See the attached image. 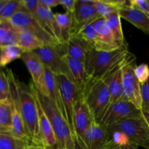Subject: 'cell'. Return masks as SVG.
<instances>
[{"label": "cell", "mask_w": 149, "mask_h": 149, "mask_svg": "<svg viewBox=\"0 0 149 149\" xmlns=\"http://www.w3.org/2000/svg\"><path fill=\"white\" fill-rule=\"evenodd\" d=\"M134 57L127 45L111 51H97L90 47L84 66L90 77L106 81Z\"/></svg>", "instance_id": "cell-1"}, {"label": "cell", "mask_w": 149, "mask_h": 149, "mask_svg": "<svg viewBox=\"0 0 149 149\" xmlns=\"http://www.w3.org/2000/svg\"><path fill=\"white\" fill-rule=\"evenodd\" d=\"M29 87L33 95L39 100L42 109L50 121L56 138L57 145L55 149H77V143L69 125L55 103L49 97L42 95L32 81L29 83Z\"/></svg>", "instance_id": "cell-2"}, {"label": "cell", "mask_w": 149, "mask_h": 149, "mask_svg": "<svg viewBox=\"0 0 149 149\" xmlns=\"http://www.w3.org/2000/svg\"><path fill=\"white\" fill-rule=\"evenodd\" d=\"M16 84L20 113L31 145L45 147L39 129V113L34 95L29 85L20 81L17 77Z\"/></svg>", "instance_id": "cell-3"}, {"label": "cell", "mask_w": 149, "mask_h": 149, "mask_svg": "<svg viewBox=\"0 0 149 149\" xmlns=\"http://www.w3.org/2000/svg\"><path fill=\"white\" fill-rule=\"evenodd\" d=\"M81 95L90 109L95 121L100 123L107 111L110 100L106 82L101 79L90 77Z\"/></svg>", "instance_id": "cell-4"}, {"label": "cell", "mask_w": 149, "mask_h": 149, "mask_svg": "<svg viewBox=\"0 0 149 149\" xmlns=\"http://www.w3.org/2000/svg\"><path fill=\"white\" fill-rule=\"evenodd\" d=\"M106 129L108 132L122 131L128 137L130 143L136 147L149 149V127L143 116L122 119Z\"/></svg>", "instance_id": "cell-5"}, {"label": "cell", "mask_w": 149, "mask_h": 149, "mask_svg": "<svg viewBox=\"0 0 149 149\" xmlns=\"http://www.w3.org/2000/svg\"><path fill=\"white\" fill-rule=\"evenodd\" d=\"M42 61L44 65L56 75L65 74L73 81L69 68L63 59V52L60 45H44L33 51ZM74 82V81H73Z\"/></svg>", "instance_id": "cell-6"}, {"label": "cell", "mask_w": 149, "mask_h": 149, "mask_svg": "<svg viewBox=\"0 0 149 149\" xmlns=\"http://www.w3.org/2000/svg\"><path fill=\"white\" fill-rule=\"evenodd\" d=\"M61 100L63 105L65 119L69 125L74 138V113L75 106L79 97L78 90L75 84L65 74L57 75Z\"/></svg>", "instance_id": "cell-7"}, {"label": "cell", "mask_w": 149, "mask_h": 149, "mask_svg": "<svg viewBox=\"0 0 149 149\" xmlns=\"http://www.w3.org/2000/svg\"><path fill=\"white\" fill-rule=\"evenodd\" d=\"M136 58L134 57L128 61L122 68V84L124 90V97L131 102L138 109H142L141 97V84L135 75L136 67Z\"/></svg>", "instance_id": "cell-8"}, {"label": "cell", "mask_w": 149, "mask_h": 149, "mask_svg": "<svg viewBox=\"0 0 149 149\" xmlns=\"http://www.w3.org/2000/svg\"><path fill=\"white\" fill-rule=\"evenodd\" d=\"M8 20L15 29H26L39 38L45 45H59L40 25L34 15L28 13L22 6L21 10Z\"/></svg>", "instance_id": "cell-9"}, {"label": "cell", "mask_w": 149, "mask_h": 149, "mask_svg": "<svg viewBox=\"0 0 149 149\" xmlns=\"http://www.w3.org/2000/svg\"><path fill=\"white\" fill-rule=\"evenodd\" d=\"M5 72L7 76V79H8L9 84H10V103H11L12 121H13L12 133L17 136V138L24 140V141H27L30 143V140H29V138L26 134V128H25L23 118H22L20 111L18 96H17V84H16L17 77L10 68H7L5 70Z\"/></svg>", "instance_id": "cell-10"}, {"label": "cell", "mask_w": 149, "mask_h": 149, "mask_svg": "<svg viewBox=\"0 0 149 149\" xmlns=\"http://www.w3.org/2000/svg\"><path fill=\"white\" fill-rule=\"evenodd\" d=\"M140 116H142L141 110L138 109L127 100L122 99L114 103L109 109L98 124H100L103 127L107 128L122 119Z\"/></svg>", "instance_id": "cell-11"}, {"label": "cell", "mask_w": 149, "mask_h": 149, "mask_svg": "<svg viewBox=\"0 0 149 149\" xmlns=\"http://www.w3.org/2000/svg\"><path fill=\"white\" fill-rule=\"evenodd\" d=\"M94 120L90 109L82 95L79 94L76 103L74 113V140L77 146L81 145L87 129Z\"/></svg>", "instance_id": "cell-12"}, {"label": "cell", "mask_w": 149, "mask_h": 149, "mask_svg": "<svg viewBox=\"0 0 149 149\" xmlns=\"http://www.w3.org/2000/svg\"><path fill=\"white\" fill-rule=\"evenodd\" d=\"M102 18L96 11L93 0H77L73 13L72 34L75 35L84 26Z\"/></svg>", "instance_id": "cell-13"}, {"label": "cell", "mask_w": 149, "mask_h": 149, "mask_svg": "<svg viewBox=\"0 0 149 149\" xmlns=\"http://www.w3.org/2000/svg\"><path fill=\"white\" fill-rule=\"evenodd\" d=\"M20 59L24 63L37 90L45 96H49L45 81V66L33 52H25Z\"/></svg>", "instance_id": "cell-14"}, {"label": "cell", "mask_w": 149, "mask_h": 149, "mask_svg": "<svg viewBox=\"0 0 149 149\" xmlns=\"http://www.w3.org/2000/svg\"><path fill=\"white\" fill-rule=\"evenodd\" d=\"M111 141L110 135L103 126L93 121L87 129L79 149H101Z\"/></svg>", "instance_id": "cell-15"}, {"label": "cell", "mask_w": 149, "mask_h": 149, "mask_svg": "<svg viewBox=\"0 0 149 149\" xmlns=\"http://www.w3.org/2000/svg\"><path fill=\"white\" fill-rule=\"evenodd\" d=\"M93 26L97 36V43L94 49L97 51H111L121 47L115 41L106 23V19H97L93 22Z\"/></svg>", "instance_id": "cell-16"}, {"label": "cell", "mask_w": 149, "mask_h": 149, "mask_svg": "<svg viewBox=\"0 0 149 149\" xmlns=\"http://www.w3.org/2000/svg\"><path fill=\"white\" fill-rule=\"evenodd\" d=\"M63 59L69 68L73 81L75 84L79 93L81 94L90 79L86 71L84 64L67 55H63Z\"/></svg>", "instance_id": "cell-17"}, {"label": "cell", "mask_w": 149, "mask_h": 149, "mask_svg": "<svg viewBox=\"0 0 149 149\" xmlns=\"http://www.w3.org/2000/svg\"><path fill=\"white\" fill-rule=\"evenodd\" d=\"M35 17L38 20L42 27L58 42L62 44L59 28L56 22L55 14L50 9L39 6L35 14Z\"/></svg>", "instance_id": "cell-18"}, {"label": "cell", "mask_w": 149, "mask_h": 149, "mask_svg": "<svg viewBox=\"0 0 149 149\" xmlns=\"http://www.w3.org/2000/svg\"><path fill=\"white\" fill-rule=\"evenodd\" d=\"M121 18L125 19L144 33L149 34V15L136 8L127 5L119 12Z\"/></svg>", "instance_id": "cell-19"}, {"label": "cell", "mask_w": 149, "mask_h": 149, "mask_svg": "<svg viewBox=\"0 0 149 149\" xmlns=\"http://www.w3.org/2000/svg\"><path fill=\"white\" fill-rule=\"evenodd\" d=\"M60 45L64 55H68L84 64L85 63L90 47L79 38L71 36L68 42Z\"/></svg>", "instance_id": "cell-20"}, {"label": "cell", "mask_w": 149, "mask_h": 149, "mask_svg": "<svg viewBox=\"0 0 149 149\" xmlns=\"http://www.w3.org/2000/svg\"><path fill=\"white\" fill-rule=\"evenodd\" d=\"M34 97L36 102V105H37L38 113H39V129H40L41 135H42L44 143H45V147L51 149H55L57 145L56 138H55V135L54 133L53 129H52V125L50 123V121L48 119L44 109H42L37 97L35 95Z\"/></svg>", "instance_id": "cell-21"}, {"label": "cell", "mask_w": 149, "mask_h": 149, "mask_svg": "<svg viewBox=\"0 0 149 149\" xmlns=\"http://www.w3.org/2000/svg\"><path fill=\"white\" fill-rule=\"evenodd\" d=\"M45 81H46V86L47 88L48 94H49L48 97L55 103L61 114L65 118V112H64L63 105L61 100L57 75L52 73L47 67H45Z\"/></svg>", "instance_id": "cell-22"}, {"label": "cell", "mask_w": 149, "mask_h": 149, "mask_svg": "<svg viewBox=\"0 0 149 149\" xmlns=\"http://www.w3.org/2000/svg\"><path fill=\"white\" fill-rule=\"evenodd\" d=\"M105 81L107 84L108 88H109V95H110L109 105L107 110L108 111L109 110V109L114 103H116V102L122 100V99H125V97H124L123 84H122V69L118 71L116 73H115L113 75L109 77Z\"/></svg>", "instance_id": "cell-23"}, {"label": "cell", "mask_w": 149, "mask_h": 149, "mask_svg": "<svg viewBox=\"0 0 149 149\" xmlns=\"http://www.w3.org/2000/svg\"><path fill=\"white\" fill-rule=\"evenodd\" d=\"M17 45L24 52H33L45 45L40 39L26 29H17Z\"/></svg>", "instance_id": "cell-24"}, {"label": "cell", "mask_w": 149, "mask_h": 149, "mask_svg": "<svg viewBox=\"0 0 149 149\" xmlns=\"http://www.w3.org/2000/svg\"><path fill=\"white\" fill-rule=\"evenodd\" d=\"M129 4V1L125 0H96L94 6L96 11L102 18H106L113 13H119Z\"/></svg>", "instance_id": "cell-25"}, {"label": "cell", "mask_w": 149, "mask_h": 149, "mask_svg": "<svg viewBox=\"0 0 149 149\" xmlns=\"http://www.w3.org/2000/svg\"><path fill=\"white\" fill-rule=\"evenodd\" d=\"M56 22L61 33L62 44L68 42L72 34L73 13L65 12V13L55 14Z\"/></svg>", "instance_id": "cell-26"}, {"label": "cell", "mask_w": 149, "mask_h": 149, "mask_svg": "<svg viewBox=\"0 0 149 149\" xmlns=\"http://www.w3.org/2000/svg\"><path fill=\"white\" fill-rule=\"evenodd\" d=\"M17 45V29L7 20L0 19V48Z\"/></svg>", "instance_id": "cell-27"}, {"label": "cell", "mask_w": 149, "mask_h": 149, "mask_svg": "<svg viewBox=\"0 0 149 149\" xmlns=\"http://www.w3.org/2000/svg\"><path fill=\"white\" fill-rule=\"evenodd\" d=\"M105 19H106V23H107L109 29L111 31L112 35H113L116 43L120 47L127 45L125 42V37H124L122 23H121V17L119 15V13H113Z\"/></svg>", "instance_id": "cell-28"}, {"label": "cell", "mask_w": 149, "mask_h": 149, "mask_svg": "<svg viewBox=\"0 0 149 149\" xmlns=\"http://www.w3.org/2000/svg\"><path fill=\"white\" fill-rule=\"evenodd\" d=\"M29 142L17 138L12 132L0 131V149H26Z\"/></svg>", "instance_id": "cell-29"}, {"label": "cell", "mask_w": 149, "mask_h": 149, "mask_svg": "<svg viewBox=\"0 0 149 149\" xmlns=\"http://www.w3.org/2000/svg\"><path fill=\"white\" fill-rule=\"evenodd\" d=\"M0 131L8 132H12L13 131L11 103L10 98L0 100Z\"/></svg>", "instance_id": "cell-30"}, {"label": "cell", "mask_w": 149, "mask_h": 149, "mask_svg": "<svg viewBox=\"0 0 149 149\" xmlns=\"http://www.w3.org/2000/svg\"><path fill=\"white\" fill-rule=\"evenodd\" d=\"M24 51L17 45L0 48V66L5 67L10 63L21 58Z\"/></svg>", "instance_id": "cell-31"}, {"label": "cell", "mask_w": 149, "mask_h": 149, "mask_svg": "<svg viewBox=\"0 0 149 149\" xmlns=\"http://www.w3.org/2000/svg\"><path fill=\"white\" fill-rule=\"evenodd\" d=\"M74 36L79 38L93 49H95L97 45V36L93 26V23L84 26Z\"/></svg>", "instance_id": "cell-32"}, {"label": "cell", "mask_w": 149, "mask_h": 149, "mask_svg": "<svg viewBox=\"0 0 149 149\" xmlns=\"http://www.w3.org/2000/svg\"><path fill=\"white\" fill-rule=\"evenodd\" d=\"M22 4L20 0H7L0 15L1 20H9L13 15L21 10Z\"/></svg>", "instance_id": "cell-33"}, {"label": "cell", "mask_w": 149, "mask_h": 149, "mask_svg": "<svg viewBox=\"0 0 149 149\" xmlns=\"http://www.w3.org/2000/svg\"><path fill=\"white\" fill-rule=\"evenodd\" d=\"M10 90L8 79L4 71H0V100L10 98Z\"/></svg>", "instance_id": "cell-34"}, {"label": "cell", "mask_w": 149, "mask_h": 149, "mask_svg": "<svg viewBox=\"0 0 149 149\" xmlns=\"http://www.w3.org/2000/svg\"><path fill=\"white\" fill-rule=\"evenodd\" d=\"M109 134L110 135V138L112 142L118 146L125 148L128 143H130L128 137L127 136L126 134L124 133L122 131L114 130L109 132Z\"/></svg>", "instance_id": "cell-35"}, {"label": "cell", "mask_w": 149, "mask_h": 149, "mask_svg": "<svg viewBox=\"0 0 149 149\" xmlns=\"http://www.w3.org/2000/svg\"><path fill=\"white\" fill-rule=\"evenodd\" d=\"M135 75L140 84H144L149 79V66L145 63L136 65L135 68Z\"/></svg>", "instance_id": "cell-36"}, {"label": "cell", "mask_w": 149, "mask_h": 149, "mask_svg": "<svg viewBox=\"0 0 149 149\" xmlns=\"http://www.w3.org/2000/svg\"><path fill=\"white\" fill-rule=\"evenodd\" d=\"M142 109L149 112V79L144 84H141Z\"/></svg>", "instance_id": "cell-37"}, {"label": "cell", "mask_w": 149, "mask_h": 149, "mask_svg": "<svg viewBox=\"0 0 149 149\" xmlns=\"http://www.w3.org/2000/svg\"><path fill=\"white\" fill-rule=\"evenodd\" d=\"M23 8L30 14L35 15L38 8L40 6L39 0H20Z\"/></svg>", "instance_id": "cell-38"}, {"label": "cell", "mask_w": 149, "mask_h": 149, "mask_svg": "<svg viewBox=\"0 0 149 149\" xmlns=\"http://www.w3.org/2000/svg\"><path fill=\"white\" fill-rule=\"evenodd\" d=\"M129 4L149 15V1L148 0H131L129 1Z\"/></svg>", "instance_id": "cell-39"}, {"label": "cell", "mask_w": 149, "mask_h": 149, "mask_svg": "<svg viewBox=\"0 0 149 149\" xmlns=\"http://www.w3.org/2000/svg\"><path fill=\"white\" fill-rule=\"evenodd\" d=\"M61 5L66 10V12L73 13L76 7L77 0H60Z\"/></svg>", "instance_id": "cell-40"}, {"label": "cell", "mask_w": 149, "mask_h": 149, "mask_svg": "<svg viewBox=\"0 0 149 149\" xmlns=\"http://www.w3.org/2000/svg\"><path fill=\"white\" fill-rule=\"evenodd\" d=\"M39 4L42 7L51 10L52 7L61 5V2H60V0H39Z\"/></svg>", "instance_id": "cell-41"}, {"label": "cell", "mask_w": 149, "mask_h": 149, "mask_svg": "<svg viewBox=\"0 0 149 149\" xmlns=\"http://www.w3.org/2000/svg\"><path fill=\"white\" fill-rule=\"evenodd\" d=\"M141 113H142V116L143 117V119H145V121L146 122L147 125L149 127V112L146 111L141 110Z\"/></svg>", "instance_id": "cell-42"}, {"label": "cell", "mask_w": 149, "mask_h": 149, "mask_svg": "<svg viewBox=\"0 0 149 149\" xmlns=\"http://www.w3.org/2000/svg\"><path fill=\"white\" fill-rule=\"evenodd\" d=\"M26 149H47L44 146H34V145H29Z\"/></svg>", "instance_id": "cell-43"}, {"label": "cell", "mask_w": 149, "mask_h": 149, "mask_svg": "<svg viewBox=\"0 0 149 149\" xmlns=\"http://www.w3.org/2000/svg\"><path fill=\"white\" fill-rule=\"evenodd\" d=\"M7 0H0V15H1V13L2 12L3 8H4V5L7 3Z\"/></svg>", "instance_id": "cell-44"}, {"label": "cell", "mask_w": 149, "mask_h": 149, "mask_svg": "<svg viewBox=\"0 0 149 149\" xmlns=\"http://www.w3.org/2000/svg\"><path fill=\"white\" fill-rule=\"evenodd\" d=\"M125 149H137V147L135 146L132 145L131 143H128L126 146L124 148Z\"/></svg>", "instance_id": "cell-45"}, {"label": "cell", "mask_w": 149, "mask_h": 149, "mask_svg": "<svg viewBox=\"0 0 149 149\" xmlns=\"http://www.w3.org/2000/svg\"><path fill=\"white\" fill-rule=\"evenodd\" d=\"M1 71V66H0V71Z\"/></svg>", "instance_id": "cell-46"}, {"label": "cell", "mask_w": 149, "mask_h": 149, "mask_svg": "<svg viewBox=\"0 0 149 149\" xmlns=\"http://www.w3.org/2000/svg\"><path fill=\"white\" fill-rule=\"evenodd\" d=\"M47 149H51V148H46Z\"/></svg>", "instance_id": "cell-47"}]
</instances>
